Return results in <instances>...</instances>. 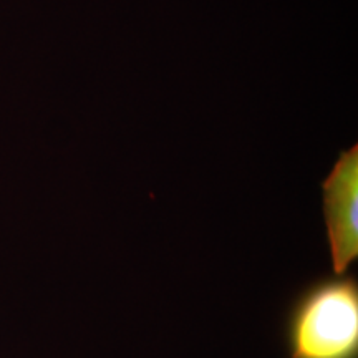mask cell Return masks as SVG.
<instances>
[{
  "instance_id": "7a4b0ae2",
  "label": "cell",
  "mask_w": 358,
  "mask_h": 358,
  "mask_svg": "<svg viewBox=\"0 0 358 358\" xmlns=\"http://www.w3.org/2000/svg\"><path fill=\"white\" fill-rule=\"evenodd\" d=\"M324 217L334 272L342 275L358 256V148L343 151L324 181Z\"/></svg>"
},
{
  "instance_id": "6da1fadb",
  "label": "cell",
  "mask_w": 358,
  "mask_h": 358,
  "mask_svg": "<svg viewBox=\"0 0 358 358\" xmlns=\"http://www.w3.org/2000/svg\"><path fill=\"white\" fill-rule=\"evenodd\" d=\"M287 340L290 358H357V282L337 275L308 289L290 315Z\"/></svg>"
}]
</instances>
